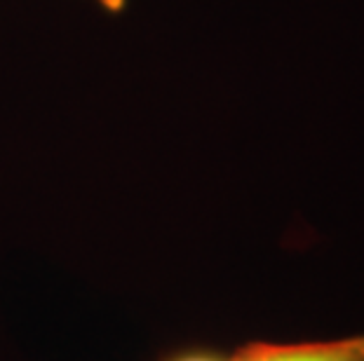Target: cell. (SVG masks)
I'll return each mask as SVG.
<instances>
[{"label": "cell", "instance_id": "6da1fadb", "mask_svg": "<svg viewBox=\"0 0 364 361\" xmlns=\"http://www.w3.org/2000/svg\"><path fill=\"white\" fill-rule=\"evenodd\" d=\"M230 361H364V338L299 345H247Z\"/></svg>", "mask_w": 364, "mask_h": 361}, {"label": "cell", "instance_id": "7a4b0ae2", "mask_svg": "<svg viewBox=\"0 0 364 361\" xmlns=\"http://www.w3.org/2000/svg\"><path fill=\"white\" fill-rule=\"evenodd\" d=\"M92 3H97L99 7H104L106 12H122L127 5V0H92Z\"/></svg>", "mask_w": 364, "mask_h": 361}, {"label": "cell", "instance_id": "3957f363", "mask_svg": "<svg viewBox=\"0 0 364 361\" xmlns=\"http://www.w3.org/2000/svg\"><path fill=\"white\" fill-rule=\"evenodd\" d=\"M172 361H230V359H221V357H212V355H183Z\"/></svg>", "mask_w": 364, "mask_h": 361}]
</instances>
